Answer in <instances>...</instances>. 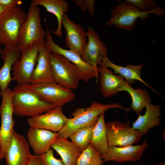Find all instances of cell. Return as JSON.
Wrapping results in <instances>:
<instances>
[{"mask_svg":"<svg viewBox=\"0 0 165 165\" xmlns=\"http://www.w3.org/2000/svg\"><path fill=\"white\" fill-rule=\"evenodd\" d=\"M113 108L123 109L126 112L130 110L119 103L104 104L96 101L85 108H77L72 113V118H68L66 125L58 132V137L68 138L72 133L78 129L95 125L102 113Z\"/></svg>","mask_w":165,"mask_h":165,"instance_id":"obj_1","label":"cell"},{"mask_svg":"<svg viewBox=\"0 0 165 165\" xmlns=\"http://www.w3.org/2000/svg\"><path fill=\"white\" fill-rule=\"evenodd\" d=\"M110 10V18L106 22V25L114 26L117 29L128 31H131L134 28L138 18L145 21L150 14H154L160 17L165 15V10L160 7L156 6L150 11L143 12L133 4L123 0L118 1V3Z\"/></svg>","mask_w":165,"mask_h":165,"instance_id":"obj_2","label":"cell"},{"mask_svg":"<svg viewBox=\"0 0 165 165\" xmlns=\"http://www.w3.org/2000/svg\"><path fill=\"white\" fill-rule=\"evenodd\" d=\"M15 93L28 91L36 94L42 101L56 107H62L74 99L72 90L56 83L30 84L17 85L13 90Z\"/></svg>","mask_w":165,"mask_h":165,"instance_id":"obj_3","label":"cell"},{"mask_svg":"<svg viewBox=\"0 0 165 165\" xmlns=\"http://www.w3.org/2000/svg\"><path fill=\"white\" fill-rule=\"evenodd\" d=\"M27 14L19 7L7 10L0 15V45L8 48L17 46L20 28Z\"/></svg>","mask_w":165,"mask_h":165,"instance_id":"obj_4","label":"cell"},{"mask_svg":"<svg viewBox=\"0 0 165 165\" xmlns=\"http://www.w3.org/2000/svg\"><path fill=\"white\" fill-rule=\"evenodd\" d=\"M27 14V19L20 28L17 45L20 53L35 42H45L46 32L42 27L40 8L30 5Z\"/></svg>","mask_w":165,"mask_h":165,"instance_id":"obj_5","label":"cell"},{"mask_svg":"<svg viewBox=\"0 0 165 165\" xmlns=\"http://www.w3.org/2000/svg\"><path fill=\"white\" fill-rule=\"evenodd\" d=\"M45 42L35 41L28 45L21 52L19 60L13 64L12 70V80L16 81L19 85L30 84V80L37 62L41 46Z\"/></svg>","mask_w":165,"mask_h":165,"instance_id":"obj_6","label":"cell"},{"mask_svg":"<svg viewBox=\"0 0 165 165\" xmlns=\"http://www.w3.org/2000/svg\"><path fill=\"white\" fill-rule=\"evenodd\" d=\"M12 104L16 116L29 118L36 116L57 107L45 102L36 94L28 91L14 93Z\"/></svg>","mask_w":165,"mask_h":165,"instance_id":"obj_7","label":"cell"},{"mask_svg":"<svg viewBox=\"0 0 165 165\" xmlns=\"http://www.w3.org/2000/svg\"><path fill=\"white\" fill-rule=\"evenodd\" d=\"M50 57L55 82L72 90L76 89L80 80L77 67L61 55L51 53Z\"/></svg>","mask_w":165,"mask_h":165,"instance_id":"obj_8","label":"cell"},{"mask_svg":"<svg viewBox=\"0 0 165 165\" xmlns=\"http://www.w3.org/2000/svg\"><path fill=\"white\" fill-rule=\"evenodd\" d=\"M14 93L7 88L0 92L2 102L0 106V115L1 120L0 129L1 158L5 157L9 147L15 122L13 118V114L12 98Z\"/></svg>","mask_w":165,"mask_h":165,"instance_id":"obj_9","label":"cell"},{"mask_svg":"<svg viewBox=\"0 0 165 165\" xmlns=\"http://www.w3.org/2000/svg\"><path fill=\"white\" fill-rule=\"evenodd\" d=\"M108 147H124L138 143L142 136L127 123L114 121L105 123Z\"/></svg>","mask_w":165,"mask_h":165,"instance_id":"obj_10","label":"cell"},{"mask_svg":"<svg viewBox=\"0 0 165 165\" xmlns=\"http://www.w3.org/2000/svg\"><path fill=\"white\" fill-rule=\"evenodd\" d=\"M46 37L45 45L51 53L62 55L77 67L79 72L80 80L86 82L93 78L98 77V67L97 68H94L86 62L76 53L59 46L54 41L50 31L47 28Z\"/></svg>","mask_w":165,"mask_h":165,"instance_id":"obj_11","label":"cell"},{"mask_svg":"<svg viewBox=\"0 0 165 165\" xmlns=\"http://www.w3.org/2000/svg\"><path fill=\"white\" fill-rule=\"evenodd\" d=\"M68 119L62 107H57L36 116L28 118L27 122L30 127L58 133L66 125Z\"/></svg>","mask_w":165,"mask_h":165,"instance_id":"obj_12","label":"cell"},{"mask_svg":"<svg viewBox=\"0 0 165 165\" xmlns=\"http://www.w3.org/2000/svg\"><path fill=\"white\" fill-rule=\"evenodd\" d=\"M31 155L25 137L14 130L5 157L6 165H27Z\"/></svg>","mask_w":165,"mask_h":165,"instance_id":"obj_13","label":"cell"},{"mask_svg":"<svg viewBox=\"0 0 165 165\" xmlns=\"http://www.w3.org/2000/svg\"><path fill=\"white\" fill-rule=\"evenodd\" d=\"M88 40L84 47L81 57L86 62L95 68L106 56L108 51L105 44L100 39L99 34L91 27L86 32Z\"/></svg>","mask_w":165,"mask_h":165,"instance_id":"obj_14","label":"cell"},{"mask_svg":"<svg viewBox=\"0 0 165 165\" xmlns=\"http://www.w3.org/2000/svg\"><path fill=\"white\" fill-rule=\"evenodd\" d=\"M148 146L146 138L141 145L124 147H109L107 152L101 155L105 162L113 161L119 163L139 161Z\"/></svg>","mask_w":165,"mask_h":165,"instance_id":"obj_15","label":"cell"},{"mask_svg":"<svg viewBox=\"0 0 165 165\" xmlns=\"http://www.w3.org/2000/svg\"><path fill=\"white\" fill-rule=\"evenodd\" d=\"M61 24L66 31L65 40L67 46L69 50L81 57L87 43L86 32L80 24L71 20L65 13L63 15Z\"/></svg>","mask_w":165,"mask_h":165,"instance_id":"obj_16","label":"cell"},{"mask_svg":"<svg viewBox=\"0 0 165 165\" xmlns=\"http://www.w3.org/2000/svg\"><path fill=\"white\" fill-rule=\"evenodd\" d=\"M45 44L40 46L37 64L31 75L30 84L55 82L51 66V52Z\"/></svg>","mask_w":165,"mask_h":165,"instance_id":"obj_17","label":"cell"},{"mask_svg":"<svg viewBox=\"0 0 165 165\" xmlns=\"http://www.w3.org/2000/svg\"><path fill=\"white\" fill-rule=\"evenodd\" d=\"M58 136V133L30 127L27 133L29 145L35 155H41L51 148Z\"/></svg>","mask_w":165,"mask_h":165,"instance_id":"obj_18","label":"cell"},{"mask_svg":"<svg viewBox=\"0 0 165 165\" xmlns=\"http://www.w3.org/2000/svg\"><path fill=\"white\" fill-rule=\"evenodd\" d=\"M98 65V70L100 75V90L104 97H110L121 92L125 81L123 78L114 74L101 62Z\"/></svg>","mask_w":165,"mask_h":165,"instance_id":"obj_19","label":"cell"},{"mask_svg":"<svg viewBox=\"0 0 165 165\" xmlns=\"http://www.w3.org/2000/svg\"><path fill=\"white\" fill-rule=\"evenodd\" d=\"M145 114H140L132 124V128L142 136L146 134L151 128L159 126L161 123L160 116L161 115L160 106L151 103L145 106Z\"/></svg>","mask_w":165,"mask_h":165,"instance_id":"obj_20","label":"cell"},{"mask_svg":"<svg viewBox=\"0 0 165 165\" xmlns=\"http://www.w3.org/2000/svg\"><path fill=\"white\" fill-rule=\"evenodd\" d=\"M101 63L106 67L112 68L116 75L119 74L121 76L125 79V81L129 85L133 84L136 80L138 81L158 94H160L141 78V69L144 66V64L137 65H133L129 64L125 67L118 65L112 62L107 56L103 57Z\"/></svg>","mask_w":165,"mask_h":165,"instance_id":"obj_21","label":"cell"},{"mask_svg":"<svg viewBox=\"0 0 165 165\" xmlns=\"http://www.w3.org/2000/svg\"><path fill=\"white\" fill-rule=\"evenodd\" d=\"M21 56L20 49L17 46L5 47L2 54L3 64L0 69V89L1 92L8 88L12 80L11 71L14 64L19 60Z\"/></svg>","mask_w":165,"mask_h":165,"instance_id":"obj_22","label":"cell"},{"mask_svg":"<svg viewBox=\"0 0 165 165\" xmlns=\"http://www.w3.org/2000/svg\"><path fill=\"white\" fill-rule=\"evenodd\" d=\"M51 148L59 155L65 165H75L82 150L68 138L57 137Z\"/></svg>","mask_w":165,"mask_h":165,"instance_id":"obj_23","label":"cell"},{"mask_svg":"<svg viewBox=\"0 0 165 165\" xmlns=\"http://www.w3.org/2000/svg\"><path fill=\"white\" fill-rule=\"evenodd\" d=\"M31 5L44 6L46 10L54 14L57 17L58 22L57 29L52 32L60 37L62 35L61 20L63 15L68 11L69 5L66 0H33Z\"/></svg>","mask_w":165,"mask_h":165,"instance_id":"obj_24","label":"cell"},{"mask_svg":"<svg viewBox=\"0 0 165 165\" xmlns=\"http://www.w3.org/2000/svg\"><path fill=\"white\" fill-rule=\"evenodd\" d=\"M90 144L101 156L105 154L107 151L108 146L105 121V112L100 114L94 127L92 137Z\"/></svg>","mask_w":165,"mask_h":165,"instance_id":"obj_25","label":"cell"},{"mask_svg":"<svg viewBox=\"0 0 165 165\" xmlns=\"http://www.w3.org/2000/svg\"><path fill=\"white\" fill-rule=\"evenodd\" d=\"M123 91L127 92L130 96L132 102L130 107L136 114H140L143 108L152 102L146 90L140 88L134 89L126 81L121 90Z\"/></svg>","mask_w":165,"mask_h":165,"instance_id":"obj_26","label":"cell"},{"mask_svg":"<svg viewBox=\"0 0 165 165\" xmlns=\"http://www.w3.org/2000/svg\"><path fill=\"white\" fill-rule=\"evenodd\" d=\"M95 125H90L79 128L72 133L68 138L82 151L90 144Z\"/></svg>","mask_w":165,"mask_h":165,"instance_id":"obj_27","label":"cell"},{"mask_svg":"<svg viewBox=\"0 0 165 165\" xmlns=\"http://www.w3.org/2000/svg\"><path fill=\"white\" fill-rule=\"evenodd\" d=\"M100 153L90 144L77 159L75 165H102L105 162Z\"/></svg>","mask_w":165,"mask_h":165,"instance_id":"obj_28","label":"cell"},{"mask_svg":"<svg viewBox=\"0 0 165 165\" xmlns=\"http://www.w3.org/2000/svg\"><path fill=\"white\" fill-rule=\"evenodd\" d=\"M131 3L139 11L143 12L152 11L156 6L154 0H123Z\"/></svg>","mask_w":165,"mask_h":165,"instance_id":"obj_29","label":"cell"},{"mask_svg":"<svg viewBox=\"0 0 165 165\" xmlns=\"http://www.w3.org/2000/svg\"><path fill=\"white\" fill-rule=\"evenodd\" d=\"M44 165H65L62 160L56 158L52 148L45 153L39 156Z\"/></svg>","mask_w":165,"mask_h":165,"instance_id":"obj_30","label":"cell"},{"mask_svg":"<svg viewBox=\"0 0 165 165\" xmlns=\"http://www.w3.org/2000/svg\"><path fill=\"white\" fill-rule=\"evenodd\" d=\"M77 6L81 8L82 11L84 12L88 10L89 14L94 16L95 12L94 0H73Z\"/></svg>","mask_w":165,"mask_h":165,"instance_id":"obj_31","label":"cell"},{"mask_svg":"<svg viewBox=\"0 0 165 165\" xmlns=\"http://www.w3.org/2000/svg\"><path fill=\"white\" fill-rule=\"evenodd\" d=\"M22 3L20 0H0V5L9 9L19 7Z\"/></svg>","mask_w":165,"mask_h":165,"instance_id":"obj_32","label":"cell"},{"mask_svg":"<svg viewBox=\"0 0 165 165\" xmlns=\"http://www.w3.org/2000/svg\"><path fill=\"white\" fill-rule=\"evenodd\" d=\"M27 165H44L39 156L31 155L30 160Z\"/></svg>","mask_w":165,"mask_h":165,"instance_id":"obj_33","label":"cell"},{"mask_svg":"<svg viewBox=\"0 0 165 165\" xmlns=\"http://www.w3.org/2000/svg\"><path fill=\"white\" fill-rule=\"evenodd\" d=\"M9 9H10L8 8L2 6L0 5V15L2 14L6 10Z\"/></svg>","mask_w":165,"mask_h":165,"instance_id":"obj_34","label":"cell"},{"mask_svg":"<svg viewBox=\"0 0 165 165\" xmlns=\"http://www.w3.org/2000/svg\"><path fill=\"white\" fill-rule=\"evenodd\" d=\"M153 165H165V162L163 161L157 164H155Z\"/></svg>","mask_w":165,"mask_h":165,"instance_id":"obj_35","label":"cell"},{"mask_svg":"<svg viewBox=\"0 0 165 165\" xmlns=\"http://www.w3.org/2000/svg\"><path fill=\"white\" fill-rule=\"evenodd\" d=\"M3 50L0 48V54H2L3 53Z\"/></svg>","mask_w":165,"mask_h":165,"instance_id":"obj_36","label":"cell"},{"mask_svg":"<svg viewBox=\"0 0 165 165\" xmlns=\"http://www.w3.org/2000/svg\"><path fill=\"white\" fill-rule=\"evenodd\" d=\"M2 160L1 158V148H0V161Z\"/></svg>","mask_w":165,"mask_h":165,"instance_id":"obj_37","label":"cell"}]
</instances>
